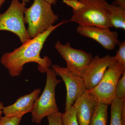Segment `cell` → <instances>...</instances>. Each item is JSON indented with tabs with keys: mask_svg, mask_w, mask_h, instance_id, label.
Wrapping results in <instances>:
<instances>
[{
	"mask_svg": "<svg viewBox=\"0 0 125 125\" xmlns=\"http://www.w3.org/2000/svg\"><path fill=\"white\" fill-rule=\"evenodd\" d=\"M68 22V21L63 20L56 25H52L44 32L23 43L13 51L4 53L1 57V63L7 69L12 77L20 76L25 64L30 62L37 63L38 71L41 73L46 72L52 65V61L47 56L42 58L40 52L51 34Z\"/></svg>",
	"mask_w": 125,
	"mask_h": 125,
	"instance_id": "obj_1",
	"label": "cell"
},
{
	"mask_svg": "<svg viewBox=\"0 0 125 125\" xmlns=\"http://www.w3.org/2000/svg\"><path fill=\"white\" fill-rule=\"evenodd\" d=\"M52 5L44 0H34L30 7L25 9L24 23L28 24L27 32L30 39L44 32L58 20Z\"/></svg>",
	"mask_w": 125,
	"mask_h": 125,
	"instance_id": "obj_2",
	"label": "cell"
},
{
	"mask_svg": "<svg viewBox=\"0 0 125 125\" xmlns=\"http://www.w3.org/2000/svg\"><path fill=\"white\" fill-rule=\"evenodd\" d=\"M83 7L73 15L69 22H74L79 25L113 28L109 18L106 0H79Z\"/></svg>",
	"mask_w": 125,
	"mask_h": 125,
	"instance_id": "obj_3",
	"label": "cell"
},
{
	"mask_svg": "<svg viewBox=\"0 0 125 125\" xmlns=\"http://www.w3.org/2000/svg\"><path fill=\"white\" fill-rule=\"evenodd\" d=\"M46 85L42 95L39 97L31 112L32 121L39 124L45 117L59 111L55 98V88L61 81L57 78V75L52 69L46 71Z\"/></svg>",
	"mask_w": 125,
	"mask_h": 125,
	"instance_id": "obj_4",
	"label": "cell"
},
{
	"mask_svg": "<svg viewBox=\"0 0 125 125\" xmlns=\"http://www.w3.org/2000/svg\"><path fill=\"white\" fill-rule=\"evenodd\" d=\"M125 72V67L115 59L109 65L96 87L87 90L98 103L111 105L115 98L116 88L119 79Z\"/></svg>",
	"mask_w": 125,
	"mask_h": 125,
	"instance_id": "obj_5",
	"label": "cell"
},
{
	"mask_svg": "<svg viewBox=\"0 0 125 125\" xmlns=\"http://www.w3.org/2000/svg\"><path fill=\"white\" fill-rule=\"evenodd\" d=\"M26 4L19 0H12L4 13H0V31H10L19 37L22 43L30 40L24 21Z\"/></svg>",
	"mask_w": 125,
	"mask_h": 125,
	"instance_id": "obj_6",
	"label": "cell"
},
{
	"mask_svg": "<svg viewBox=\"0 0 125 125\" xmlns=\"http://www.w3.org/2000/svg\"><path fill=\"white\" fill-rule=\"evenodd\" d=\"M55 47L66 62L67 69L73 73L82 77L93 58L92 54L73 48L69 42L62 44L57 41Z\"/></svg>",
	"mask_w": 125,
	"mask_h": 125,
	"instance_id": "obj_7",
	"label": "cell"
},
{
	"mask_svg": "<svg viewBox=\"0 0 125 125\" xmlns=\"http://www.w3.org/2000/svg\"><path fill=\"white\" fill-rule=\"evenodd\" d=\"M52 69L60 76L66 87V101L65 110L73 105L80 96L87 91L83 77L73 73L67 67L58 65H52Z\"/></svg>",
	"mask_w": 125,
	"mask_h": 125,
	"instance_id": "obj_8",
	"label": "cell"
},
{
	"mask_svg": "<svg viewBox=\"0 0 125 125\" xmlns=\"http://www.w3.org/2000/svg\"><path fill=\"white\" fill-rule=\"evenodd\" d=\"M76 31L81 36L95 40L108 51H113L120 42L118 33L109 28L79 25Z\"/></svg>",
	"mask_w": 125,
	"mask_h": 125,
	"instance_id": "obj_9",
	"label": "cell"
},
{
	"mask_svg": "<svg viewBox=\"0 0 125 125\" xmlns=\"http://www.w3.org/2000/svg\"><path fill=\"white\" fill-rule=\"evenodd\" d=\"M114 60V56L109 54L102 57L99 55L93 57L82 76L87 90L92 89L98 84L106 70Z\"/></svg>",
	"mask_w": 125,
	"mask_h": 125,
	"instance_id": "obj_10",
	"label": "cell"
},
{
	"mask_svg": "<svg viewBox=\"0 0 125 125\" xmlns=\"http://www.w3.org/2000/svg\"><path fill=\"white\" fill-rule=\"evenodd\" d=\"M98 103L87 90L77 99L73 105L76 109L79 125H90Z\"/></svg>",
	"mask_w": 125,
	"mask_h": 125,
	"instance_id": "obj_11",
	"label": "cell"
},
{
	"mask_svg": "<svg viewBox=\"0 0 125 125\" xmlns=\"http://www.w3.org/2000/svg\"><path fill=\"white\" fill-rule=\"evenodd\" d=\"M40 92V89H37L30 94L20 97L12 105L4 107L3 114L5 116H13L31 112Z\"/></svg>",
	"mask_w": 125,
	"mask_h": 125,
	"instance_id": "obj_12",
	"label": "cell"
},
{
	"mask_svg": "<svg viewBox=\"0 0 125 125\" xmlns=\"http://www.w3.org/2000/svg\"><path fill=\"white\" fill-rule=\"evenodd\" d=\"M110 125H125V99L115 98L112 102Z\"/></svg>",
	"mask_w": 125,
	"mask_h": 125,
	"instance_id": "obj_13",
	"label": "cell"
},
{
	"mask_svg": "<svg viewBox=\"0 0 125 125\" xmlns=\"http://www.w3.org/2000/svg\"><path fill=\"white\" fill-rule=\"evenodd\" d=\"M109 18L113 27L125 30V8L107 2Z\"/></svg>",
	"mask_w": 125,
	"mask_h": 125,
	"instance_id": "obj_14",
	"label": "cell"
},
{
	"mask_svg": "<svg viewBox=\"0 0 125 125\" xmlns=\"http://www.w3.org/2000/svg\"><path fill=\"white\" fill-rule=\"evenodd\" d=\"M108 105L98 103L95 108L90 125H107Z\"/></svg>",
	"mask_w": 125,
	"mask_h": 125,
	"instance_id": "obj_15",
	"label": "cell"
},
{
	"mask_svg": "<svg viewBox=\"0 0 125 125\" xmlns=\"http://www.w3.org/2000/svg\"><path fill=\"white\" fill-rule=\"evenodd\" d=\"M62 125H79L76 115V111L73 105L65 110L62 113Z\"/></svg>",
	"mask_w": 125,
	"mask_h": 125,
	"instance_id": "obj_16",
	"label": "cell"
},
{
	"mask_svg": "<svg viewBox=\"0 0 125 125\" xmlns=\"http://www.w3.org/2000/svg\"><path fill=\"white\" fill-rule=\"evenodd\" d=\"M115 98L125 99V72L119 79L115 92Z\"/></svg>",
	"mask_w": 125,
	"mask_h": 125,
	"instance_id": "obj_17",
	"label": "cell"
},
{
	"mask_svg": "<svg viewBox=\"0 0 125 125\" xmlns=\"http://www.w3.org/2000/svg\"><path fill=\"white\" fill-rule=\"evenodd\" d=\"M23 115L13 116H4L0 118V125H19Z\"/></svg>",
	"mask_w": 125,
	"mask_h": 125,
	"instance_id": "obj_18",
	"label": "cell"
},
{
	"mask_svg": "<svg viewBox=\"0 0 125 125\" xmlns=\"http://www.w3.org/2000/svg\"><path fill=\"white\" fill-rule=\"evenodd\" d=\"M119 48L117 51L114 57L116 60L124 67H125V42H121L118 44Z\"/></svg>",
	"mask_w": 125,
	"mask_h": 125,
	"instance_id": "obj_19",
	"label": "cell"
},
{
	"mask_svg": "<svg viewBox=\"0 0 125 125\" xmlns=\"http://www.w3.org/2000/svg\"><path fill=\"white\" fill-rule=\"evenodd\" d=\"M61 113L56 112L47 116L49 125H62Z\"/></svg>",
	"mask_w": 125,
	"mask_h": 125,
	"instance_id": "obj_20",
	"label": "cell"
},
{
	"mask_svg": "<svg viewBox=\"0 0 125 125\" xmlns=\"http://www.w3.org/2000/svg\"><path fill=\"white\" fill-rule=\"evenodd\" d=\"M62 2L71 7L73 11H76L83 7V3L79 0H63Z\"/></svg>",
	"mask_w": 125,
	"mask_h": 125,
	"instance_id": "obj_21",
	"label": "cell"
},
{
	"mask_svg": "<svg viewBox=\"0 0 125 125\" xmlns=\"http://www.w3.org/2000/svg\"><path fill=\"white\" fill-rule=\"evenodd\" d=\"M113 4L125 8V0H115Z\"/></svg>",
	"mask_w": 125,
	"mask_h": 125,
	"instance_id": "obj_22",
	"label": "cell"
},
{
	"mask_svg": "<svg viewBox=\"0 0 125 125\" xmlns=\"http://www.w3.org/2000/svg\"><path fill=\"white\" fill-rule=\"evenodd\" d=\"M4 104L2 102H0V118L1 117L2 114H3L2 113V110L3 108L4 107Z\"/></svg>",
	"mask_w": 125,
	"mask_h": 125,
	"instance_id": "obj_23",
	"label": "cell"
},
{
	"mask_svg": "<svg viewBox=\"0 0 125 125\" xmlns=\"http://www.w3.org/2000/svg\"><path fill=\"white\" fill-rule=\"evenodd\" d=\"M52 5H55L56 4L57 0H44Z\"/></svg>",
	"mask_w": 125,
	"mask_h": 125,
	"instance_id": "obj_24",
	"label": "cell"
},
{
	"mask_svg": "<svg viewBox=\"0 0 125 125\" xmlns=\"http://www.w3.org/2000/svg\"><path fill=\"white\" fill-rule=\"evenodd\" d=\"M6 0H0V8L1 7V6L4 4Z\"/></svg>",
	"mask_w": 125,
	"mask_h": 125,
	"instance_id": "obj_25",
	"label": "cell"
},
{
	"mask_svg": "<svg viewBox=\"0 0 125 125\" xmlns=\"http://www.w3.org/2000/svg\"><path fill=\"white\" fill-rule=\"evenodd\" d=\"M30 0H22V2L27 4V3H28V2H30Z\"/></svg>",
	"mask_w": 125,
	"mask_h": 125,
	"instance_id": "obj_26",
	"label": "cell"
}]
</instances>
